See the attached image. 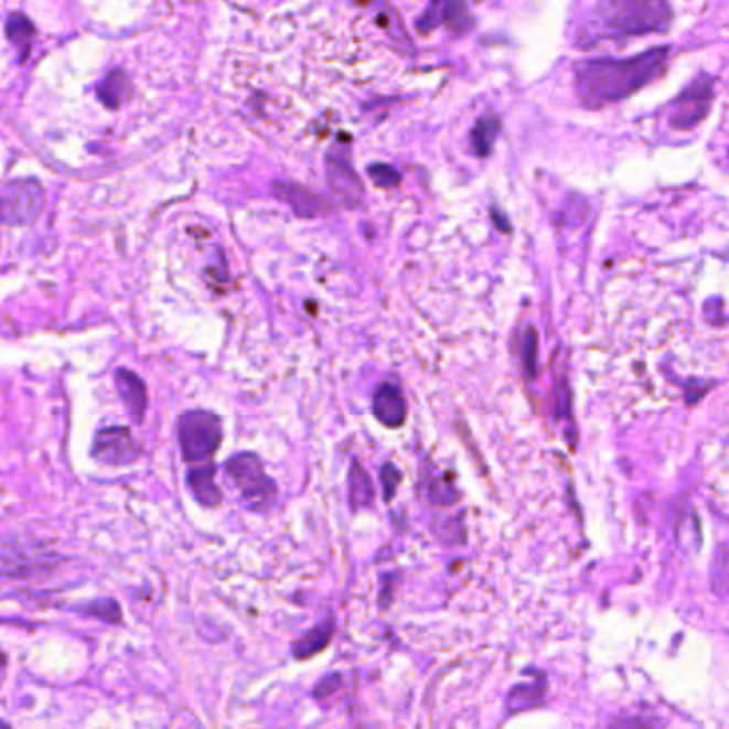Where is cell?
<instances>
[{"label": "cell", "instance_id": "3957f363", "mask_svg": "<svg viewBox=\"0 0 729 729\" xmlns=\"http://www.w3.org/2000/svg\"><path fill=\"white\" fill-rule=\"evenodd\" d=\"M223 441L221 417L204 409H191L178 419V443L182 458L191 464L212 460Z\"/></svg>", "mask_w": 729, "mask_h": 729}, {"label": "cell", "instance_id": "277c9868", "mask_svg": "<svg viewBox=\"0 0 729 729\" xmlns=\"http://www.w3.org/2000/svg\"><path fill=\"white\" fill-rule=\"evenodd\" d=\"M225 473L240 490L244 505L248 510L264 512L275 503L277 482L266 473L264 460L257 453H236L225 462Z\"/></svg>", "mask_w": 729, "mask_h": 729}, {"label": "cell", "instance_id": "5b68a950", "mask_svg": "<svg viewBox=\"0 0 729 729\" xmlns=\"http://www.w3.org/2000/svg\"><path fill=\"white\" fill-rule=\"evenodd\" d=\"M712 95H715V79L708 73H699L694 84L687 86L672 104L669 127L680 133L694 131L695 127H699L710 114Z\"/></svg>", "mask_w": 729, "mask_h": 729}, {"label": "cell", "instance_id": "6da1fadb", "mask_svg": "<svg viewBox=\"0 0 729 729\" xmlns=\"http://www.w3.org/2000/svg\"><path fill=\"white\" fill-rule=\"evenodd\" d=\"M669 45L653 47L626 61L591 58L576 65V95L580 104L591 109L621 104L648 84H653L667 67Z\"/></svg>", "mask_w": 729, "mask_h": 729}, {"label": "cell", "instance_id": "d4e9b609", "mask_svg": "<svg viewBox=\"0 0 729 729\" xmlns=\"http://www.w3.org/2000/svg\"><path fill=\"white\" fill-rule=\"evenodd\" d=\"M368 174L373 178V182L377 186H382V189H389V186H394V184L400 182V175H398V172L394 168H389V165H371L368 168Z\"/></svg>", "mask_w": 729, "mask_h": 729}, {"label": "cell", "instance_id": "44dd1931", "mask_svg": "<svg viewBox=\"0 0 729 729\" xmlns=\"http://www.w3.org/2000/svg\"><path fill=\"white\" fill-rule=\"evenodd\" d=\"M537 351H539V339L533 328H528L522 336V366L524 375L528 379L537 377Z\"/></svg>", "mask_w": 729, "mask_h": 729}, {"label": "cell", "instance_id": "9c48e42d", "mask_svg": "<svg viewBox=\"0 0 729 729\" xmlns=\"http://www.w3.org/2000/svg\"><path fill=\"white\" fill-rule=\"evenodd\" d=\"M373 416L377 417V421L385 428H400L407 421L409 407H407V398L398 383H382L375 389Z\"/></svg>", "mask_w": 729, "mask_h": 729}, {"label": "cell", "instance_id": "e0dca14e", "mask_svg": "<svg viewBox=\"0 0 729 729\" xmlns=\"http://www.w3.org/2000/svg\"><path fill=\"white\" fill-rule=\"evenodd\" d=\"M710 589L717 597L729 594V544L717 546L710 560Z\"/></svg>", "mask_w": 729, "mask_h": 729}, {"label": "cell", "instance_id": "8992f818", "mask_svg": "<svg viewBox=\"0 0 729 729\" xmlns=\"http://www.w3.org/2000/svg\"><path fill=\"white\" fill-rule=\"evenodd\" d=\"M4 221L15 225H29L41 214L45 197L36 180H13L4 186Z\"/></svg>", "mask_w": 729, "mask_h": 729}, {"label": "cell", "instance_id": "603a6c76", "mask_svg": "<svg viewBox=\"0 0 729 729\" xmlns=\"http://www.w3.org/2000/svg\"><path fill=\"white\" fill-rule=\"evenodd\" d=\"M555 414L556 417L571 416V387L567 377L555 383Z\"/></svg>", "mask_w": 729, "mask_h": 729}, {"label": "cell", "instance_id": "7a4b0ae2", "mask_svg": "<svg viewBox=\"0 0 729 729\" xmlns=\"http://www.w3.org/2000/svg\"><path fill=\"white\" fill-rule=\"evenodd\" d=\"M674 11L667 0H597L585 45L667 33Z\"/></svg>", "mask_w": 729, "mask_h": 729}, {"label": "cell", "instance_id": "4fadbf2b", "mask_svg": "<svg viewBox=\"0 0 729 729\" xmlns=\"http://www.w3.org/2000/svg\"><path fill=\"white\" fill-rule=\"evenodd\" d=\"M334 629H336V623H334L332 617H328L325 621H321L319 625L313 626L309 633H304V635L293 644V648H291L293 657L300 661L311 660L314 655L323 653V651L330 646L332 637H334Z\"/></svg>", "mask_w": 729, "mask_h": 729}, {"label": "cell", "instance_id": "83f0119b", "mask_svg": "<svg viewBox=\"0 0 729 729\" xmlns=\"http://www.w3.org/2000/svg\"><path fill=\"white\" fill-rule=\"evenodd\" d=\"M492 218H494V223H496V227H498L501 232H510V229H512V227H510V221L503 218V214H498V210H492Z\"/></svg>", "mask_w": 729, "mask_h": 729}, {"label": "cell", "instance_id": "4316f807", "mask_svg": "<svg viewBox=\"0 0 729 729\" xmlns=\"http://www.w3.org/2000/svg\"><path fill=\"white\" fill-rule=\"evenodd\" d=\"M341 687V676L339 674H334V676H330V678H325V680H321L317 687H314L313 695L314 697H328V695L334 694L336 689Z\"/></svg>", "mask_w": 729, "mask_h": 729}, {"label": "cell", "instance_id": "2e32d148", "mask_svg": "<svg viewBox=\"0 0 729 729\" xmlns=\"http://www.w3.org/2000/svg\"><path fill=\"white\" fill-rule=\"evenodd\" d=\"M544 697H546V680L542 676V680H535L533 685H518L516 689H512V694L507 697V710L512 715L524 712L528 708L544 704Z\"/></svg>", "mask_w": 729, "mask_h": 729}, {"label": "cell", "instance_id": "d6986e66", "mask_svg": "<svg viewBox=\"0 0 729 729\" xmlns=\"http://www.w3.org/2000/svg\"><path fill=\"white\" fill-rule=\"evenodd\" d=\"M426 498H428L430 505L448 507V505H453L460 498V494L453 486L452 480L441 475V478H430L426 482Z\"/></svg>", "mask_w": 729, "mask_h": 729}, {"label": "cell", "instance_id": "9a60e30c", "mask_svg": "<svg viewBox=\"0 0 729 729\" xmlns=\"http://www.w3.org/2000/svg\"><path fill=\"white\" fill-rule=\"evenodd\" d=\"M498 133H501V120L496 116L486 114L478 120V125L471 131V146L480 159H487L492 154Z\"/></svg>", "mask_w": 729, "mask_h": 729}, {"label": "cell", "instance_id": "ac0fdd59", "mask_svg": "<svg viewBox=\"0 0 729 729\" xmlns=\"http://www.w3.org/2000/svg\"><path fill=\"white\" fill-rule=\"evenodd\" d=\"M7 36H9V41H11L13 45L20 47L22 58H26V54L31 52V45H33L35 29H33V24H31L24 15L11 13L9 20H7Z\"/></svg>", "mask_w": 729, "mask_h": 729}, {"label": "cell", "instance_id": "30bf717a", "mask_svg": "<svg viewBox=\"0 0 729 729\" xmlns=\"http://www.w3.org/2000/svg\"><path fill=\"white\" fill-rule=\"evenodd\" d=\"M328 182L334 195L347 206H357V202L362 200V182L349 165L347 157H328Z\"/></svg>", "mask_w": 729, "mask_h": 729}, {"label": "cell", "instance_id": "ba28073f", "mask_svg": "<svg viewBox=\"0 0 729 729\" xmlns=\"http://www.w3.org/2000/svg\"><path fill=\"white\" fill-rule=\"evenodd\" d=\"M138 441L125 426H109L97 432L93 443V455L107 467H127L139 458Z\"/></svg>", "mask_w": 729, "mask_h": 729}, {"label": "cell", "instance_id": "8fae6325", "mask_svg": "<svg viewBox=\"0 0 729 729\" xmlns=\"http://www.w3.org/2000/svg\"><path fill=\"white\" fill-rule=\"evenodd\" d=\"M114 382H116L118 396L122 398L127 411L131 414V417L138 424H141L146 411H148V389H146V383L133 371H129V368H118L114 373Z\"/></svg>", "mask_w": 729, "mask_h": 729}, {"label": "cell", "instance_id": "484cf974", "mask_svg": "<svg viewBox=\"0 0 729 729\" xmlns=\"http://www.w3.org/2000/svg\"><path fill=\"white\" fill-rule=\"evenodd\" d=\"M710 385H712V383L699 382V379H694V382L687 383V387H685V400H687V405L699 403V400L708 394Z\"/></svg>", "mask_w": 729, "mask_h": 729}, {"label": "cell", "instance_id": "5bb4252c", "mask_svg": "<svg viewBox=\"0 0 729 729\" xmlns=\"http://www.w3.org/2000/svg\"><path fill=\"white\" fill-rule=\"evenodd\" d=\"M349 501L353 510L368 507L375 501V487L371 482V475L366 473L360 460H353L349 471Z\"/></svg>", "mask_w": 729, "mask_h": 729}, {"label": "cell", "instance_id": "cb8c5ba5", "mask_svg": "<svg viewBox=\"0 0 729 729\" xmlns=\"http://www.w3.org/2000/svg\"><path fill=\"white\" fill-rule=\"evenodd\" d=\"M400 482H403V475H400V471H398V469H396L392 462L383 464L382 490L383 498H385V501H392V498H394V494H396V490H398V486H400Z\"/></svg>", "mask_w": 729, "mask_h": 729}, {"label": "cell", "instance_id": "ffe728a7", "mask_svg": "<svg viewBox=\"0 0 729 729\" xmlns=\"http://www.w3.org/2000/svg\"><path fill=\"white\" fill-rule=\"evenodd\" d=\"M127 90H129L127 75L120 73V71H116V73H109L107 79L99 86V97H101V101L107 104V107H116V105L122 101V97H125Z\"/></svg>", "mask_w": 729, "mask_h": 729}, {"label": "cell", "instance_id": "7402d4cb", "mask_svg": "<svg viewBox=\"0 0 729 729\" xmlns=\"http://www.w3.org/2000/svg\"><path fill=\"white\" fill-rule=\"evenodd\" d=\"M86 614L95 617L99 621H105V623H114V625H118L122 621V612H120L118 603L111 601V599L93 601L90 605H86Z\"/></svg>", "mask_w": 729, "mask_h": 729}, {"label": "cell", "instance_id": "7c38bea8", "mask_svg": "<svg viewBox=\"0 0 729 729\" xmlns=\"http://www.w3.org/2000/svg\"><path fill=\"white\" fill-rule=\"evenodd\" d=\"M186 484L191 487V494L195 501L208 510H214L223 503V494L216 486V467L212 462H202L193 467L186 475Z\"/></svg>", "mask_w": 729, "mask_h": 729}, {"label": "cell", "instance_id": "52a82bcc", "mask_svg": "<svg viewBox=\"0 0 729 729\" xmlns=\"http://www.w3.org/2000/svg\"><path fill=\"white\" fill-rule=\"evenodd\" d=\"M448 29L450 33L462 35L475 26L473 13L467 0H432L426 13L419 18V33H432L435 29Z\"/></svg>", "mask_w": 729, "mask_h": 729}]
</instances>
